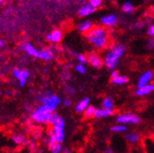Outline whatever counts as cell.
Segmentation results:
<instances>
[{"mask_svg":"<svg viewBox=\"0 0 154 153\" xmlns=\"http://www.w3.org/2000/svg\"><path fill=\"white\" fill-rule=\"evenodd\" d=\"M85 37L88 41L97 49H106L112 45L108 31L99 26H94L91 30L85 33Z\"/></svg>","mask_w":154,"mask_h":153,"instance_id":"1","label":"cell"},{"mask_svg":"<svg viewBox=\"0 0 154 153\" xmlns=\"http://www.w3.org/2000/svg\"><path fill=\"white\" fill-rule=\"evenodd\" d=\"M126 50V48L124 45H118L116 46L105 58L104 64L108 68V69H115L117 66L120 57L124 54Z\"/></svg>","mask_w":154,"mask_h":153,"instance_id":"2","label":"cell"},{"mask_svg":"<svg viewBox=\"0 0 154 153\" xmlns=\"http://www.w3.org/2000/svg\"><path fill=\"white\" fill-rule=\"evenodd\" d=\"M38 100L42 103V106H44L51 113H54L57 106L61 104V98L50 92L45 93L43 95L38 97Z\"/></svg>","mask_w":154,"mask_h":153,"instance_id":"3","label":"cell"},{"mask_svg":"<svg viewBox=\"0 0 154 153\" xmlns=\"http://www.w3.org/2000/svg\"><path fill=\"white\" fill-rule=\"evenodd\" d=\"M52 113L50 112L44 106H40L33 113H32V119L36 123H40V124H49L50 119L51 118Z\"/></svg>","mask_w":154,"mask_h":153,"instance_id":"4","label":"cell"},{"mask_svg":"<svg viewBox=\"0 0 154 153\" xmlns=\"http://www.w3.org/2000/svg\"><path fill=\"white\" fill-rule=\"evenodd\" d=\"M64 126H65V123H64V120L63 118H61V119L58 121L57 124L53 125L52 127H51V133L55 136L56 139H57V142L58 143H62L63 142L64 140Z\"/></svg>","mask_w":154,"mask_h":153,"instance_id":"5","label":"cell"},{"mask_svg":"<svg viewBox=\"0 0 154 153\" xmlns=\"http://www.w3.org/2000/svg\"><path fill=\"white\" fill-rule=\"evenodd\" d=\"M13 74L17 80H19V84H20V86L21 87L25 86V84H27L29 76V72L26 70H21V69L16 68L13 71Z\"/></svg>","mask_w":154,"mask_h":153,"instance_id":"6","label":"cell"},{"mask_svg":"<svg viewBox=\"0 0 154 153\" xmlns=\"http://www.w3.org/2000/svg\"><path fill=\"white\" fill-rule=\"evenodd\" d=\"M119 123H129V124H139L140 122V118L134 114H124L120 115L117 118Z\"/></svg>","mask_w":154,"mask_h":153,"instance_id":"7","label":"cell"},{"mask_svg":"<svg viewBox=\"0 0 154 153\" xmlns=\"http://www.w3.org/2000/svg\"><path fill=\"white\" fill-rule=\"evenodd\" d=\"M87 62L94 68L96 69H100L103 64H104V62L103 60L101 59V57L96 54V53H89L87 56Z\"/></svg>","mask_w":154,"mask_h":153,"instance_id":"8","label":"cell"},{"mask_svg":"<svg viewBox=\"0 0 154 153\" xmlns=\"http://www.w3.org/2000/svg\"><path fill=\"white\" fill-rule=\"evenodd\" d=\"M47 40L53 43H59L63 40V32L60 29H55L47 36Z\"/></svg>","mask_w":154,"mask_h":153,"instance_id":"9","label":"cell"},{"mask_svg":"<svg viewBox=\"0 0 154 153\" xmlns=\"http://www.w3.org/2000/svg\"><path fill=\"white\" fill-rule=\"evenodd\" d=\"M153 78V72H145L141 77L140 78L139 80V83H138V86L139 88L144 86V85H147L149 84V83L152 80Z\"/></svg>","mask_w":154,"mask_h":153,"instance_id":"10","label":"cell"},{"mask_svg":"<svg viewBox=\"0 0 154 153\" xmlns=\"http://www.w3.org/2000/svg\"><path fill=\"white\" fill-rule=\"evenodd\" d=\"M101 22L106 27H112L118 23V18L115 15H109V16H106L102 17Z\"/></svg>","mask_w":154,"mask_h":153,"instance_id":"11","label":"cell"},{"mask_svg":"<svg viewBox=\"0 0 154 153\" xmlns=\"http://www.w3.org/2000/svg\"><path fill=\"white\" fill-rule=\"evenodd\" d=\"M116 113V111L114 109H96L95 110V114L94 117L100 118H106V117H109V116H113V115Z\"/></svg>","mask_w":154,"mask_h":153,"instance_id":"12","label":"cell"},{"mask_svg":"<svg viewBox=\"0 0 154 153\" xmlns=\"http://www.w3.org/2000/svg\"><path fill=\"white\" fill-rule=\"evenodd\" d=\"M38 59L44 61H51L53 59V51L51 49H43L40 50L38 53Z\"/></svg>","mask_w":154,"mask_h":153,"instance_id":"13","label":"cell"},{"mask_svg":"<svg viewBox=\"0 0 154 153\" xmlns=\"http://www.w3.org/2000/svg\"><path fill=\"white\" fill-rule=\"evenodd\" d=\"M94 11H95V8H94L90 4H88V5H85L78 10V15L80 17H86L88 15H91Z\"/></svg>","mask_w":154,"mask_h":153,"instance_id":"14","label":"cell"},{"mask_svg":"<svg viewBox=\"0 0 154 153\" xmlns=\"http://www.w3.org/2000/svg\"><path fill=\"white\" fill-rule=\"evenodd\" d=\"M24 50L27 52V54H29V56H32V57H35V58H38V53H40V50H37L33 45L28 43V44H25L24 46Z\"/></svg>","mask_w":154,"mask_h":153,"instance_id":"15","label":"cell"},{"mask_svg":"<svg viewBox=\"0 0 154 153\" xmlns=\"http://www.w3.org/2000/svg\"><path fill=\"white\" fill-rule=\"evenodd\" d=\"M153 90H154V85L153 84H147V85H144V86L139 88L136 91V94L139 95V96H142V95H146V94L149 93Z\"/></svg>","mask_w":154,"mask_h":153,"instance_id":"16","label":"cell"},{"mask_svg":"<svg viewBox=\"0 0 154 153\" xmlns=\"http://www.w3.org/2000/svg\"><path fill=\"white\" fill-rule=\"evenodd\" d=\"M12 139L17 145L19 146H24L28 143V139L23 134H16V135L12 137Z\"/></svg>","mask_w":154,"mask_h":153,"instance_id":"17","label":"cell"},{"mask_svg":"<svg viewBox=\"0 0 154 153\" xmlns=\"http://www.w3.org/2000/svg\"><path fill=\"white\" fill-rule=\"evenodd\" d=\"M93 27H94V25H93V23L91 21H84V22H82V23H80L78 25V29L85 34L89 30H91L93 29Z\"/></svg>","mask_w":154,"mask_h":153,"instance_id":"18","label":"cell"},{"mask_svg":"<svg viewBox=\"0 0 154 153\" xmlns=\"http://www.w3.org/2000/svg\"><path fill=\"white\" fill-rule=\"evenodd\" d=\"M89 98H85L83 99L81 102L78 103V105H77L76 106V111L77 112H83V111H85L88 107V105H89Z\"/></svg>","mask_w":154,"mask_h":153,"instance_id":"19","label":"cell"},{"mask_svg":"<svg viewBox=\"0 0 154 153\" xmlns=\"http://www.w3.org/2000/svg\"><path fill=\"white\" fill-rule=\"evenodd\" d=\"M128 82V77H125V76H121V75H119L116 78L112 79V83L115 84H126Z\"/></svg>","mask_w":154,"mask_h":153,"instance_id":"20","label":"cell"},{"mask_svg":"<svg viewBox=\"0 0 154 153\" xmlns=\"http://www.w3.org/2000/svg\"><path fill=\"white\" fill-rule=\"evenodd\" d=\"M122 10L126 13H128V14H131V13H134L135 11V8L134 6L129 3V2H127L123 5V8H122Z\"/></svg>","mask_w":154,"mask_h":153,"instance_id":"21","label":"cell"},{"mask_svg":"<svg viewBox=\"0 0 154 153\" xmlns=\"http://www.w3.org/2000/svg\"><path fill=\"white\" fill-rule=\"evenodd\" d=\"M95 110H96V109H95L94 106H88L87 109L85 111V118H88L94 117Z\"/></svg>","mask_w":154,"mask_h":153,"instance_id":"22","label":"cell"},{"mask_svg":"<svg viewBox=\"0 0 154 153\" xmlns=\"http://www.w3.org/2000/svg\"><path fill=\"white\" fill-rule=\"evenodd\" d=\"M126 139L128 141L132 143V142H137L140 139V137H139V135H137V134H135V133H130L126 136Z\"/></svg>","mask_w":154,"mask_h":153,"instance_id":"23","label":"cell"},{"mask_svg":"<svg viewBox=\"0 0 154 153\" xmlns=\"http://www.w3.org/2000/svg\"><path fill=\"white\" fill-rule=\"evenodd\" d=\"M103 106L106 109H113V106H114V103H113V100L111 97H106L104 101H103Z\"/></svg>","mask_w":154,"mask_h":153,"instance_id":"24","label":"cell"},{"mask_svg":"<svg viewBox=\"0 0 154 153\" xmlns=\"http://www.w3.org/2000/svg\"><path fill=\"white\" fill-rule=\"evenodd\" d=\"M50 150L51 151V153H61L63 150V146L60 143H57Z\"/></svg>","mask_w":154,"mask_h":153,"instance_id":"25","label":"cell"},{"mask_svg":"<svg viewBox=\"0 0 154 153\" xmlns=\"http://www.w3.org/2000/svg\"><path fill=\"white\" fill-rule=\"evenodd\" d=\"M94 8H99L101 5H102V1L101 0H92V1H90V3H89Z\"/></svg>","mask_w":154,"mask_h":153,"instance_id":"26","label":"cell"},{"mask_svg":"<svg viewBox=\"0 0 154 153\" xmlns=\"http://www.w3.org/2000/svg\"><path fill=\"white\" fill-rule=\"evenodd\" d=\"M127 127L124 126H114L111 127V130L114 132H122V131H125Z\"/></svg>","mask_w":154,"mask_h":153,"instance_id":"27","label":"cell"},{"mask_svg":"<svg viewBox=\"0 0 154 153\" xmlns=\"http://www.w3.org/2000/svg\"><path fill=\"white\" fill-rule=\"evenodd\" d=\"M78 60H79V62L81 63V64H85V63H88L87 62V57L85 56V55H83V54H79L78 55Z\"/></svg>","mask_w":154,"mask_h":153,"instance_id":"28","label":"cell"},{"mask_svg":"<svg viewBox=\"0 0 154 153\" xmlns=\"http://www.w3.org/2000/svg\"><path fill=\"white\" fill-rule=\"evenodd\" d=\"M76 70H77V72H80V73H85V66H84L83 64H81V63L76 66Z\"/></svg>","mask_w":154,"mask_h":153,"instance_id":"29","label":"cell"},{"mask_svg":"<svg viewBox=\"0 0 154 153\" xmlns=\"http://www.w3.org/2000/svg\"><path fill=\"white\" fill-rule=\"evenodd\" d=\"M66 92H67V93H69V94H72L75 91H74V89H73L72 86H67V88H66Z\"/></svg>","mask_w":154,"mask_h":153,"instance_id":"30","label":"cell"},{"mask_svg":"<svg viewBox=\"0 0 154 153\" xmlns=\"http://www.w3.org/2000/svg\"><path fill=\"white\" fill-rule=\"evenodd\" d=\"M148 33H149V35H150V36H153V37H154V25L150 26V28H149V30H148Z\"/></svg>","mask_w":154,"mask_h":153,"instance_id":"31","label":"cell"},{"mask_svg":"<svg viewBox=\"0 0 154 153\" xmlns=\"http://www.w3.org/2000/svg\"><path fill=\"white\" fill-rule=\"evenodd\" d=\"M63 103H64V106H70L72 105V101H71V99H69V98H65Z\"/></svg>","mask_w":154,"mask_h":153,"instance_id":"32","label":"cell"},{"mask_svg":"<svg viewBox=\"0 0 154 153\" xmlns=\"http://www.w3.org/2000/svg\"><path fill=\"white\" fill-rule=\"evenodd\" d=\"M153 47H154V41H151V40H149V42H148V48L150 50V49H152Z\"/></svg>","mask_w":154,"mask_h":153,"instance_id":"33","label":"cell"},{"mask_svg":"<svg viewBox=\"0 0 154 153\" xmlns=\"http://www.w3.org/2000/svg\"><path fill=\"white\" fill-rule=\"evenodd\" d=\"M144 23L143 22H141V21H140V22H138V23H136V25H135V26H136L137 28H140V29H141V28H143L144 27Z\"/></svg>","mask_w":154,"mask_h":153,"instance_id":"34","label":"cell"},{"mask_svg":"<svg viewBox=\"0 0 154 153\" xmlns=\"http://www.w3.org/2000/svg\"><path fill=\"white\" fill-rule=\"evenodd\" d=\"M117 76H119V72H117V71H115V72H113L111 73V77H112V79H113V78H116Z\"/></svg>","mask_w":154,"mask_h":153,"instance_id":"35","label":"cell"},{"mask_svg":"<svg viewBox=\"0 0 154 153\" xmlns=\"http://www.w3.org/2000/svg\"><path fill=\"white\" fill-rule=\"evenodd\" d=\"M5 46V42L2 41V40H0V49H1V48H3Z\"/></svg>","mask_w":154,"mask_h":153,"instance_id":"36","label":"cell"},{"mask_svg":"<svg viewBox=\"0 0 154 153\" xmlns=\"http://www.w3.org/2000/svg\"><path fill=\"white\" fill-rule=\"evenodd\" d=\"M63 153H72V151L68 148H64L63 149Z\"/></svg>","mask_w":154,"mask_h":153,"instance_id":"37","label":"cell"},{"mask_svg":"<svg viewBox=\"0 0 154 153\" xmlns=\"http://www.w3.org/2000/svg\"><path fill=\"white\" fill-rule=\"evenodd\" d=\"M106 153H113V151H112L111 148H107V149L106 150Z\"/></svg>","mask_w":154,"mask_h":153,"instance_id":"38","label":"cell"},{"mask_svg":"<svg viewBox=\"0 0 154 153\" xmlns=\"http://www.w3.org/2000/svg\"><path fill=\"white\" fill-rule=\"evenodd\" d=\"M3 2H4V1H2V0H0V4H2Z\"/></svg>","mask_w":154,"mask_h":153,"instance_id":"39","label":"cell"},{"mask_svg":"<svg viewBox=\"0 0 154 153\" xmlns=\"http://www.w3.org/2000/svg\"><path fill=\"white\" fill-rule=\"evenodd\" d=\"M0 94H1V92H0Z\"/></svg>","mask_w":154,"mask_h":153,"instance_id":"40","label":"cell"}]
</instances>
